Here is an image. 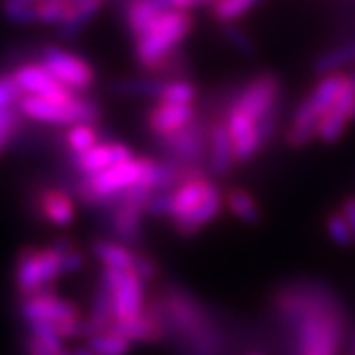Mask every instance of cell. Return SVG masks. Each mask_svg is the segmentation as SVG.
Returning a JSON list of instances; mask_svg holds the SVG:
<instances>
[{"label": "cell", "instance_id": "cell-8", "mask_svg": "<svg viewBox=\"0 0 355 355\" xmlns=\"http://www.w3.org/2000/svg\"><path fill=\"white\" fill-rule=\"evenodd\" d=\"M16 107L22 116H28L44 125H53V127L67 128L77 123L97 125L101 121L99 103L85 97L83 93L76 95L71 101H53V99H44V97L24 95Z\"/></svg>", "mask_w": 355, "mask_h": 355}, {"label": "cell", "instance_id": "cell-25", "mask_svg": "<svg viewBox=\"0 0 355 355\" xmlns=\"http://www.w3.org/2000/svg\"><path fill=\"white\" fill-rule=\"evenodd\" d=\"M355 64V40H349L342 46H336L331 50L318 55L314 62V73L318 76H330V73H342L347 65Z\"/></svg>", "mask_w": 355, "mask_h": 355}, {"label": "cell", "instance_id": "cell-44", "mask_svg": "<svg viewBox=\"0 0 355 355\" xmlns=\"http://www.w3.org/2000/svg\"><path fill=\"white\" fill-rule=\"evenodd\" d=\"M354 114H355V109H354Z\"/></svg>", "mask_w": 355, "mask_h": 355}, {"label": "cell", "instance_id": "cell-38", "mask_svg": "<svg viewBox=\"0 0 355 355\" xmlns=\"http://www.w3.org/2000/svg\"><path fill=\"white\" fill-rule=\"evenodd\" d=\"M340 211L345 217V221H347V225L352 229V233H354V239H355V196H349V198H345L342 202V207H340Z\"/></svg>", "mask_w": 355, "mask_h": 355}, {"label": "cell", "instance_id": "cell-39", "mask_svg": "<svg viewBox=\"0 0 355 355\" xmlns=\"http://www.w3.org/2000/svg\"><path fill=\"white\" fill-rule=\"evenodd\" d=\"M214 0H168L170 8H178V10H193V8H200V6H207L211 4Z\"/></svg>", "mask_w": 355, "mask_h": 355}, {"label": "cell", "instance_id": "cell-30", "mask_svg": "<svg viewBox=\"0 0 355 355\" xmlns=\"http://www.w3.org/2000/svg\"><path fill=\"white\" fill-rule=\"evenodd\" d=\"M198 97V89L191 83L190 79H182V77H168L166 85L160 93V97L156 101L164 103H180V105H193Z\"/></svg>", "mask_w": 355, "mask_h": 355}, {"label": "cell", "instance_id": "cell-13", "mask_svg": "<svg viewBox=\"0 0 355 355\" xmlns=\"http://www.w3.org/2000/svg\"><path fill=\"white\" fill-rule=\"evenodd\" d=\"M158 142L166 148L168 158H172L178 164L196 168L209 144V127H203V123L193 121L190 127L182 128L176 135Z\"/></svg>", "mask_w": 355, "mask_h": 355}, {"label": "cell", "instance_id": "cell-35", "mask_svg": "<svg viewBox=\"0 0 355 355\" xmlns=\"http://www.w3.org/2000/svg\"><path fill=\"white\" fill-rule=\"evenodd\" d=\"M24 97V93L20 91L18 83L14 81L12 73L8 76H0V111L2 109H10V107H16L18 101Z\"/></svg>", "mask_w": 355, "mask_h": 355}, {"label": "cell", "instance_id": "cell-29", "mask_svg": "<svg viewBox=\"0 0 355 355\" xmlns=\"http://www.w3.org/2000/svg\"><path fill=\"white\" fill-rule=\"evenodd\" d=\"M263 0H214L209 4L211 16L219 24H233L239 22L243 16L257 8Z\"/></svg>", "mask_w": 355, "mask_h": 355}, {"label": "cell", "instance_id": "cell-12", "mask_svg": "<svg viewBox=\"0 0 355 355\" xmlns=\"http://www.w3.org/2000/svg\"><path fill=\"white\" fill-rule=\"evenodd\" d=\"M12 77L24 95L53 99V101H71L76 95H79L69 87H65L64 83H60L42 62L22 64L14 69Z\"/></svg>", "mask_w": 355, "mask_h": 355}, {"label": "cell", "instance_id": "cell-24", "mask_svg": "<svg viewBox=\"0 0 355 355\" xmlns=\"http://www.w3.org/2000/svg\"><path fill=\"white\" fill-rule=\"evenodd\" d=\"M168 77L146 76V77H125L116 79L113 83V91L123 97H153L158 99L166 85Z\"/></svg>", "mask_w": 355, "mask_h": 355}, {"label": "cell", "instance_id": "cell-1", "mask_svg": "<svg viewBox=\"0 0 355 355\" xmlns=\"http://www.w3.org/2000/svg\"><path fill=\"white\" fill-rule=\"evenodd\" d=\"M275 310L294 331V355H338L345 318L340 302L320 284H291L277 292Z\"/></svg>", "mask_w": 355, "mask_h": 355}, {"label": "cell", "instance_id": "cell-15", "mask_svg": "<svg viewBox=\"0 0 355 355\" xmlns=\"http://www.w3.org/2000/svg\"><path fill=\"white\" fill-rule=\"evenodd\" d=\"M193 121H196L193 105L156 101L146 113V127L156 140H164L176 135L182 128L190 127Z\"/></svg>", "mask_w": 355, "mask_h": 355}, {"label": "cell", "instance_id": "cell-4", "mask_svg": "<svg viewBox=\"0 0 355 355\" xmlns=\"http://www.w3.org/2000/svg\"><path fill=\"white\" fill-rule=\"evenodd\" d=\"M156 160L150 156H132L93 176H81L76 184V198L87 207H111L121 196L137 186L154 191L153 174Z\"/></svg>", "mask_w": 355, "mask_h": 355}, {"label": "cell", "instance_id": "cell-5", "mask_svg": "<svg viewBox=\"0 0 355 355\" xmlns=\"http://www.w3.org/2000/svg\"><path fill=\"white\" fill-rule=\"evenodd\" d=\"M347 83H349V73L322 76V79L312 87V91L294 109L291 125L284 132V142L291 148H304L312 140H316L320 119L334 103L340 99Z\"/></svg>", "mask_w": 355, "mask_h": 355}, {"label": "cell", "instance_id": "cell-32", "mask_svg": "<svg viewBox=\"0 0 355 355\" xmlns=\"http://www.w3.org/2000/svg\"><path fill=\"white\" fill-rule=\"evenodd\" d=\"M221 36L233 50H237L243 55H254L257 53V44H254L253 36L247 30H243L237 22L221 24Z\"/></svg>", "mask_w": 355, "mask_h": 355}, {"label": "cell", "instance_id": "cell-14", "mask_svg": "<svg viewBox=\"0 0 355 355\" xmlns=\"http://www.w3.org/2000/svg\"><path fill=\"white\" fill-rule=\"evenodd\" d=\"M355 79L349 73V83L343 89L340 99L320 119L316 130V140L322 144H336L345 135V130L355 121Z\"/></svg>", "mask_w": 355, "mask_h": 355}, {"label": "cell", "instance_id": "cell-23", "mask_svg": "<svg viewBox=\"0 0 355 355\" xmlns=\"http://www.w3.org/2000/svg\"><path fill=\"white\" fill-rule=\"evenodd\" d=\"M91 253L101 263L103 266L109 268H132L137 251L130 249V245H125L121 241H111V239H97L91 243Z\"/></svg>", "mask_w": 355, "mask_h": 355}, {"label": "cell", "instance_id": "cell-19", "mask_svg": "<svg viewBox=\"0 0 355 355\" xmlns=\"http://www.w3.org/2000/svg\"><path fill=\"white\" fill-rule=\"evenodd\" d=\"M225 209V191L217 186L216 190L211 191V196L193 211L186 219L174 223L178 235L182 237H193L198 235L203 227H207L209 223H214L217 217L221 216V211Z\"/></svg>", "mask_w": 355, "mask_h": 355}, {"label": "cell", "instance_id": "cell-3", "mask_svg": "<svg viewBox=\"0 0 355 355\" xmlns=\"http://www.w3.org/2000/svg\"><path fill=\"white\" fill-rule=\"evenodd\" d=\"M196 18L190 10L168 8L135 38V58L142 69L162 76L176 62V50L190 36Z\"/></svg>", "mask_w": 355, "mask_h": 355}, {"label": "cell", "instance_id": "cell-31", "mask_svg": "<svg viewBox=\"0 0 355 355\" xmlns=\"http://www.w3.org/2000/svg\"><path fill=\"white\" fill-rule=\"evenodd\" d=\"M36 2L38 0H2V14L12 24H36Z\"/></svg>", "mask_w": 355, "mask_h": 355}, {"label": "cell", "instance_id": "cell-36", "mask_svg": "<svg viewBox=\"0 0 355 355\" xmlns=\"http://www.w3.org/2000/svg\"><path fill=\"white\" fill-rule=\"evenodd\" d=\"M18 116H20L18 107H10V109L0 111V154L6 148V144L10 142L12 135L18 128Z\"/></svg>", "mask_w": 355, "mask_h": 355}, {"label": "cell", "instance_id": "cell-10", "mask_svg": "<svg viewBox=\"0 0 355 355\" xmlns=\"http://www.w3.org/2000/svg\"><path fill=\"white\" fill-rule=\"evenodd\" d=\"M279 97L280 79L275 73L265 71V73L254 76L249 83H245V87L229 105V111L241 114L259 125L266 114L277 111Z\"/></svg>", "mask_w": 355, "mask_h": 355}, {"label": "cell", "instance_id": "cell-43", "mask_svg": "<svg viewBox=\"0 0 355 355\" xmlns=\"http://www.w3.org/2000/svg\"><path fill=\"white\" fill-rule=\"evenodd\" d=\"M253 355H261V354H253Z\"/></svg>", "mask_w": 355, "mask_h": 355}, {"label": "cell", "instance_id": "cell-42", "mask_svg": "<svg viewBox=\"0 0 355 355\" xmlns=\"http://www.w3.org/2000/svg\"><path fill=\"white\" fill-rule=\"evenodd\" d=\"M352 77H354V79H355V71H354V73H352Z\"/></svg>", "mask_w": 355, "mask_h": 355}, {"label": "cell", "instance_id": "cell-7", "mask_svg": "<svg viewBox=\"0 0 355 355\" xmlns=\"http://www.w3.org/2000/svg\"><path fill=\"white\" fill-rule=\"evenodd\" d=\"M64 277V263L60 251L50 247H24L14 265V286L20 298H28L44 291H51L53 284Z\"/></svg>", "mask_w": 355, "mask_h": 355}, {"label": "cell", "instance_id": "cell-9", "mask_svg": "<svg viewBox=\"0 0 355 355\" xmlns=\"http://www.w3.org/2000/svg\"><path fill=\"white\" fill-rule=\"evenodd\" d=\"M99 282L111 294L114 322H127L130 318L139 316L148 302L146 291H144V280L140 279L132 268L103 266Z\"/></svg>", "mask_w": 355, "mask_h": 355}, {"label": "cell", "instance_id": "cell-40", "mask_svg": "<svg viewBox=\"0 0 355 355\" xmlns=\"http://www.w3.org/2000/svg\"><path fill=\"white\" fill-rule=\"evenodd\" d=\"M73 355H99V354H95L93 349H89L87 345H81V347H76V349H73Z\"/></svg>", "mask_w": 355, "mask_h": 355}, {"label": "cell", "instance_id": "cell-28", "mask_svg": "<svg viewBox=\"0 0 355 355\" xmlns=\"http://www.w3.org/2000/svg\"><path fill=\"white\" fill-rule=\"evenodd\" d=\"M101 137H99V130H97V125H91V123H77V125H71L65 130V148L67 153L73 156H79V154L87 153L89 148H93L95 144L101 142Z\"/></svg>", "mask_w": 355, "mask_h": 355}, {"label": "cell", "instance_id": "cell-18", "mask_svg": "<svg viewBox=\"0 0 355 355\" xmlns=\"http://www.w3.org/2000/svg\"><path fill=\"white\" fill-rule=\"evenodd\" d=\"M207 150H209V172H211V176H227L233 170V166H237L233 139H231L227 123L223 119H217L216 123H211Z\"/></svg>", "mask_w": 355, "mask_h": 355}, {"label": "cell", "instance_id": "cell-6", "mask_svg": "<svg viewBox=\"0 0 355 355\" xmlns=\"http://www.w3.org/2000/svg\"><path fill=\"white\" fill-rule=\"evenodd\" d=\"M20 314L28 324V328H34V326L50 328L64 342L73 340L77 336H83L85 316L73 302L60 298L53 288L22 298Z\"/></svg>", "mask_w": 355, "mask_h": 355}, {"label": "cell", "instance_id": "cell-34", "mask_svg": "<svg viewBox=\"0 0 355 355\" xmlns=\"http://www.w3.org/2000/svg\"><path fill=\"white\" fill-rule=\"evenodd\" d=\"M326 233L338 247H354L355 245L354 233H352V229H349L340 209L330 211L326 216Z\"/></svg>", "mask_w": 355, "mask_h": 355}, {"label": "cell", "instance_id": "cell-20", "mask_svg": "<svg viewBox=\"0 0 355 355\" xmlns=\"http://www.w3.org/2000/svg\"><path fill=\"white\" fill-rule=\"evenodd\" d=\"M170 8L168 0H128L125 8V22L128 32L139 38L154 20Z\"/></svg>", "mask_w": 355, "mask_h": 355}, {"label": "cell", "instance_id": "cell-2", "mask_svg": "<svg viewBox=\"0 0 355 355\" xmlns=\"http://www.w3.org/2000/svg\"><path fill=\"white\" fill-rule=\"evenodd\" d=\"M158 304L162 310L166 334L172 331L186 355H216L217 331L202 304L180 288L160 294Z\"/></svg>", "mask_w": 355, "mask_h": 355}, {"label": "cell", "instance_id": "cell-27", "mask_svg": "<svg viewBox=\"0 0 355 355\" xmlns=\"http://www.w3.org/2000/svg\"><path fill=\"white\" fill-rule=\"evenodd\" d=\"M132 342L111 326L87 336V347L99 355H128Z\"/></svg>", "mask_w": 355, "mask_h": 355}, {"label": "cell", "instance_id": "cell-17", "mask_svg": "<svg viewBox=\"0 0 355 355\" xmlns=\"http://www.w3.org/2000/svg\"><path fill=\"white\" fill-rule=\"evenodd\" d=\"M36 209L42 221L53 227H67L77 216L76 198L62 188H44L36 198Z\"/></svg>", "mask_w": 355, "mask_h": 355}, {"label": "cell", "instance_id": "cell-11", "mask_svg": "<svg viewBox=\"0 0 355 355\" xmlns=\"http://www.w3.org/2000/svg\"><path fill=\"white\" fill-rule=\"evenodd\" d=\"M40 62L46 65L60 83L76 93H85L93 87L97 73L85 58L60 46H46L40 53Z\"/></svg>", "mask_w": 355, "mask_h": 355}, {"label": "cell", "instance_id": "cell-22", "mask_svg": "<svg viewBox=\"0 0 355 355\" xmlns=\"http://www.w3.org/2000/svg\"><path fill=\"white\" fill-rule=\"evenodd\" d=\"M225 209L245 225H259L263 221V209L251 191L245 188L225 190Z\"/></svg>", "mask_w": 355, "mask_h": 355}, {"label": "cell", "instance_id": "cell-26", "mask_svg": "<svg viewBox=\"0 0 355 355\" xmlns=\"http://www.w3.org/2000/svg\"><path fill=\"white\" fill-rule=\"evenodd\" d=\"M26 355H64L65 349L64 340L44 326H34L30 328L24 340Z\"/></svg>", "mask_w": 355, "mask_h": 355}, {"label": "cell", "instance_id": "cell-37", "mask_svg": "<svg viewBox=\"0 0 355 355\" xmlns=\"http://www.w3.org/2000/svg\"><path fill=\"white\" fill-rule=\"evenodd\" d=\"M132 270H135V272H137L144 282H150V280H154L156 277H158V272H160V268H158V265H156V261L144 253H137Z\"/></svg>", "mask_w": 355, "mask_h": 355}, {"label": "cell", "instance_id": "cell-21", "mask_svg": "<svg viewBox=\"0 0 355 355\" xmlns=\"http://www.w3.org/2000/svg\"><path fill=\"white\" fill-rule=\"evenodd\" d=\"M107 4V0H73L69 6V12L60 28V36L65 40L79 36L87 24L101 12V8Z\"/></svg>", "mask_w": 355, "mask_h": 355}, {"label": "cell", "instance_id": "cell-16", "mask_svg": "<svg viewBox=\"0 0 355 355\" xmlns=\"http://www.w3.org/2000/svg\"><path fill=\"white\" fill-rule=\"evenodd\" d=\"M135 153L128 148L127 144L109 140V142H99L93 148H89L87 153L73 156V168L81 176H93L97 172H103L107 168L114 164H121L125 160H130Z\"/></svg>", "mask_w": 355, "mask_h": 355}, {"label": "cell", "instance_id": "cell-33", "mask_svg": "<svg viewBox=\"0 0 355 355\" xmlns=\"http://www.w3.org/2000/svg\"><path fill=\"white\" fill-rule=\"evenodd\" d=\"M60 254H62V263H64V275H73L79 272L85 266V254L77 247L76 243L71 241L69 237H60L51 243Z\"/></svg>", "mask_w": 355, "mask_h": 355}, {"label": "cell", "instance_id": "cell-41", "mask_svg": "<svg viewBox=\"0 0 355 355\" xmlns=\"http://www.w3.org/2000/svg\"><path fill=\"white\" fill-rule=\"evenodd\" d=\"M64 355H73V352H65Z\"/></svg>", "mask_w": 355, "mask_h": 355}]
</instances>
